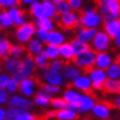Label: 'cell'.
Here are the masks:
<instances>
[{
	"label": "cell",
	"instance_id": "1",
	"mask_svg": "<svg viewBox=\"0 0 120 120\" xmlns=\"http://www.w3.org/2000/svg\"><path fill=\"white\" fill-rule=\"evenodd\" d=\"M95 2L104 21L120 19L119 0H95Z\"/></svg>",
	"mask_w": 120,
	"mask_h": 120
},
{
	"label": "cell",
	"instance_id": "2",
	"mask_svg": "<svg viewBox=\"0 0 120 120\" xmlns=\"http://www.w3.org/2000/svg\"><path fill=\"white\" fill-rule=\"evenodd\" d=\"M78 19L79 26L85 28H97L102 21L101 15L97 12V9L90 7L78 11Z\"/></svg>",
	"mask_w": 120,
	"mask_h": 120
},
{
	"label": "cell",
	"instance_id": "3",
	"mask_svg": "<svg viewBox=\"0 0 120 120\" xmlns=\"http://www.w3.org/2000/svg\"><path fill=\"white\" fill-rule=\"evenodd\" d=\"M95 60H96V51L93 47L79 54H76L74 57V64L83 71L84 74H88L95 67Z\"/></svg>",
	"mask_w": 120,
	"mask_h": 120
},
{
	"label": "cell",
	"instance_id": "4",
	"mask_svg": "<svg viewBox=\"0 0 120 120\" xmlns=\"http://www.w3.org/2000/svg\"><path fill=\"white\" fill-rule=\"evenodd\" d=\"M35 32H37V26L33 22H24L21 26H18L15 30V39L21 43H26Z\"/></svg>",
	"mask_w": 120,
	"mask_h": 120
},
{
	"label": "cell",
	"instance_id": "5",
	"mask_svg": "<svg viewBox=\"0 0 120 120\" xmlns=\"http://www.w3.org/2000/svg\"><path fill=\"white\" fill-rule=\"evenodd\" d=\"M67 87H73L76 88V89H79V90L84 91L85 94L89 95V96L94 97V98H97V96L93 93V82L87 76L77 77L75 80L67 84Z\"/></svg>",
	"mask_w": 120,
	"mask_h": 120
},
{
	"label": "cell",
	"instance_id": "6",
	"mask_svg": "<svg viewBox=\"0 0 120 120\" xmlns=\"http://www.w3.org/2000/svg\"><path fill=\"white\" fill-rule=\"evenodd\" d=\"M57 26L61 29L65 30V31H69V30L76 29L77 26H79V19L76 13H74L72 11H69L65 15H62L61 18H58Z\"/></svg>",
	"mask_w": 120,
	"mask_h": 120
},
{
	"label": "cell",
	"instance_id": "7",
	"mask_svg": "<svg viewBox=\"0 0 120 120\" xmlns=\"http://www.w3.org/2000/svg\"><path fill=\"white\" fill-rule=\"evenodd\" d=\"M115 108L112 101L109 100H98L96 102L94 107L91 108V111L94 116L98 117L99 119H108L110 116V109Z\"/></svg>",
	"mask_w": 120,
	"mask_h": 120
},
{
	"label": "cell",
	"instance_id": "8",
	"mask_svg": "<svg viewBox=\"0 0 120 120\" xmlns=\"http://www.w3.org/2000/svg\"><path fill=\"white\" fill-rule=\"evenodd\" d=\"M42 78L44 79V82L52 84V85H56V86H62V85L65 84L64 75L60 71L53 69L51 67H47L46 69H43Z\"/></svg>",
	"mask_w": 120,
	"mask_h": 120
},
{
	"label": "cell",
	"instance_id": "9",
	"mask_svg": "<svg viewBox=\"0 0 120 120\" xmlns=\"http://www.w3.org/2000/svg\"><path fill=\"white\" fill-rule=\"evenodd\" d=\"M111 38L106 32H97L93 39V50L96 52H104L110 46Z\"/></svg>",
	"mask_w": 120,
	"mask_h": 120
},
{
	"label": "cell",
	"instance_id": "10",
	"mask_svg": "<svg viewBox=\"0 0 120 120\" xmlns=\"http://www.w3.org/2000/svg\"><path fill=\"white\" fill-rule=\"evenodd\" d=\"M9 106L10 107H13L15 109L20 110V111H28V110L32 109L34 104H33L31 100H28L26 98H23V97H20V96H17V95H13L11 96L9 100Z\"/></svg>",
	"mask_w": 120,
	"mask_h": 120
},
{
	"label": "cell",
	"instance_id": "11",
	"mask_svg": "<svg viewBox=\"0 0 120 120\" xmlns=\"http://www.w3.org/2000/svg\"><path fill=\"white\" fill-rule=\"evenodd\" d=\"M22 63L23 61L21 58H19V56H15V57L8 56L6 60H4V67L7 73H9L11 76H13L17 73H21Z\"/></svg>",
	"mask_w": 120,
	"mask_h": 120
},
{
	"label": "cell",
	"instance_id": "12",
	"mask_svg": "<svg viewBox=\"0 0 120 120\" xmlns=\"http://www.w3.org/2000/svg\"><path fill=\"white\" fill-rule=\"evenodd\" d=\"M35 60L34 56L30 53H26V58L23 60L22 63V68H21V74L23 77H32L35 73Z\"/></svg>",
	"mask_w": 120,
	"mask_h": 120
},
{
	"label": "cell",
	"instance_id": "13",
	"mask_svg": "<svg viewBox=\"0 0 120 120\" xmlns=\"http://www.w3.org/2000/svg\"><path fill=\"white\" fill-rule=\"evenodd\" d=\"M35 80L33 77H24L19 82V89L26 97H31L34 95Z\"/></svg>",
	"mask_w": 120,
	"mask_h": 120
},
{
	"label": "cell",
	"instance_id": "14",
	"mask_svg": "<svg viewBox=\"0 0 120 120\" xmlns=\"http://www.w3.org/2000/svg\"><path fill=\"white\" fill-rule=\"evenodd\" d=\"M104 29H105V32L111 39H113L120 30V19H112L109 21H105L104 22Z\"/></svg>",
	"mask_w": 120,
	"mask_h": 120
},
{
	"label": "cell",
	"instance_id": "15",
	"mask_svg": "<svg viewBox=\"0 0 120 120\" xmlns=\"http://www.w3.org/2000/svg\"><path fill=\"white\" fill-rule=\"evenodd\" d=\"M97 32H98V31L96 30V28H85V26H83V28L77 32L76 39L83 41L85 43H88V42L93 41V39L95 38V35H96Z\"/></svg>",
	"mask_w": 120,
	"mask_h": 120
},
{
	"label": "cell",
	"instance_id": "16",
	"mask_svg": "<svg viewBox=\"0 0 120 120\" xmlns=\"http://www.w3.org/2000/svg\"><path fill=\"white\" fill-rule=\"evenodd\" d=\"M111 64V57L108 53L104 52H97L96 54V60H95V65L96 67L101 69H107L108 66Z\"/></svg>",
	"mask_w": 120,
	"mask_h": 120
},
{
	"label": "cell",
	"instance_id": "17",
	"mask_svg": "<svg viewBox=\"0 0 120 120\" xmlns=\"http://www.w3.org/2000/svg\"><path fill=\"white\" fill-rule=\"evenodd\" d=\"M60 55L62 56L64 60H66L67 62H71L73 61L74 57H75V51H74L73 45L69 43H62L60 45Z\"/></svg>",
	"mask_w": 120,
	"mask_h": 120
},
{
	"label": "cell",
	"instance_id": "18",
	"mask_svg": "<svg viewBox=\"0 0 120 120\" xmlns=\"http://www.w3.org/2000/svg\"><path fill=\"white\" fill-rule=\"evenodd\" d=\"M80 74H82V72L77 68L76 66L71 65L69 62L65 64V66H64V73H63L65 79H67L68 82H73V80L76 79L77 77L80 76Z\"/></svg>",
	"mask_w": 120,
	"mask_h": 120
},
{
	"label": "cell",
	"instance_id": "19",
	"mask_svg": "<svg viewBox=\"0 0 120 120\" xmlns=\"http://www.w3.org/2000/svg\"><path fill=\"white\" fill-rule=\"evenodd\" d=\"M9 13H10V17L13 21V24L15 26H21L26 22V17H24V11L19 9L18 7H12L10 8L9 10Z\"/></svg>",
	"mask_w": 120,
	"mask_h": 120
},
{
	"label": "cell",
	"instance_id": "20",
	"mask_svg": "<svg viewBox=\"0 0 120 120\" xmlns=\"http://www.w3.org/2000/svg\"><path fill=\"white\" fill-rule=\"evenodd\" d=\"M102 91L108 93V94H120V80L107 78L104 83Z\"/></svg>",
	"mask_w": 120,
	"mask_h": 120
},
{
	"label": "cell",
	"instance_id": "21",
	"mask_svg": "<svg viewBox=\"0 0 120 120\" xmlns=\"http://www.w3.org/2000/svg\"><path fill=\"white\" fill-rule=\"evenodd\" d=\"M89 78L91 79V82H94V83H101L104 84L106 82V79L108 78L107 76V73L105 72V69H101V68H93L89 72Z\"/></svg>",
	"mask_w": 120,
	"mask_h": 120
},
{
	"label": "cell",
	"instance_id": "22",
	"mask_svg": "<svg viewBox=\"0 0 120 120\" xmlns=\"http://www.w3.org/2000/svg\"><path fill=\"white\" fill-rule=\"evenodd\" d=\"M95 105V98L91 97L89 95L85 94L84 96H82L79 101V111L80 112H85V111H88V110H91V108L94 107Z\"/></svg>",
	"mask_w": 120,
	"mask_h": 120
},
{
	"label": "cell",
	"instance_id": "23",
	"mask_svg": "<svg viewBox=\"0 0 120 120\" xmlns=\"http://www.w3.org/2000/svg\"><path fill=\"white\" fill-rule=\"evenodd\" d=\"M46 42L49 44L61 45L62 43L65 42V37H64L63 33L58 32V31H54V30H51V31H49V35H47Z\"/></svg>",
	"mask_w": 120,
	"mask_h": 120
},
{
	"label": "cell",
	"instance_id": "24",
	"mask_svg": "<svg viewBox=\"0 0 120 120\" xmlns=\"http://www.w3.org/2000/svg\"><path fill=\"white\" fill-rule=\"evenodd\" d=\"M34 102L37 104L38 106H41V107H46L51 104V96L49 93L44 90H40L38 91L35 97H34Z\"/></svg>",
	"mask_w": 120,
	"mask_h": 120
},
{
	"label": "cell",
	"instance_id": "25",
	"mask_svg": "<svg viewBox=\"0 0 120 120\" xmlns=\"http://www.w3.org/2000/svg\"><path fill=\"white\" fill-rule=\"evenodd\" d=\"M56 119L60 120H73L77 118V113L75 110L69 109V108H64V109L56 110Z\"/></svg>",
	"mask_w": 120,
	"mask_h": 120
},
{
	"label": "cell",
	"instance_id": "26",
	"mask_svg": "<svg viewBox=\"0 0 120 120\" xmlns=\"http://www.w3.org/2000/svg\"><path fill=\"white\" fill-rule=\"evenodd\" d=\"M11 46L12 44L10 41L4 39V38H0V60L4 61L6 58L11 55Z\"/></svg>",
	"mask_w": 120,
	"mask_h": 120
},
{
	"label": "cell",
	"instance_id": "27",
	"mask_svg": "<svg viewBox=\"0 0 120 120\" xmlns=\"http://www.w3.org/2000/svg\"><path fill=\"white\" fill-rule=\"evenodd\" d=\"M63 98L65 99L68 104H79L82 95H80L79 93L75 91L74 89H71V88L68 87V89H66V90L64 91Z\"/></svg>",
	"mask_w": 120,
	"mask_h": 120
},
{
	"label": "cell",
	"instance_id": "28",
	"mask_svg": "<svg viewBox=\"0 0 120 120\" xmlns=\"http://www.w3.org/2000/svg\"><path fill=\"white\" fill-rule=\"evenodd\" d=\"M43 51V44L41 40H37V39H33V40L29 41L28 44V53L34 55H38L39 53Z\"/></svg>",
	"mask_w": 120,
	"mask_h": 120
},
{
	"label": "cell",
	"instance_id": "29",
	"mask_svg": "<svg viewBox=\"0 0 120 120\" xmlns=\"http://www.w3.org/2000/svg\"><path fill=\"white\" fill-rule=\"evenodd\" d=\"M42 7H43V10H44V15H45V17H47V18L53 19L55 15H57V13H56V9H55L54 2H52L51 0H43Z\"/></svg>",
	"mask_w": 120,
	"mask_h": 120
},
{
	"label": "cell",
	"instance_id": "30",
	"mask_svg": "<svg viewBox=\"0 0 120 120\" xmlns=\"http://www.w3.org/2000/svg\"><path fill=\"white\" fill-rule=\"evenodd\" d=\"M30 15L37 19L45 17L43 7H42V2H39V1L32 2V4H31V7H30Z\"/></svg>",
	"mask_w": 120,
	"mask_h": 120
},
{
	"label": "cell",
	"instance_id": "31",
	"mask_svg": "<svg viewBox=\"0 0 120 120\" xmlns=\"http://www.w3.org/2000/svg\"><path fill=\"white\" fill-rule=\"evenodd\" d=\"M44 53L49 57V60H55L60 56V45L47 44V46L44 50Z\"/></svg>",
	"mask_w": 120,
	"mask_h": 120
},
{
	"label": "cell",
	"instance_id": "32",
	"mask_svg": "<svg viewBox=\"0 0 120 120\" xmlns=\"http://www.w3.org/2000/svg\"><path fill=\"white\" fill-rule=\"evenodd\" d=\"M35 26L40 29H44L46 31H51L54 28V24L52 22L51 18H47V17H43V18H39L35 21Z\"/></svg>",
	"mask_w": 120,
	"mask_h": 120
},
{
	"label": "cell",
	"instance_id": "33",
	"mask_svg": "<svg viewBox=\"0 0 120 120\" xmlns=\"http://www.w3.org/2000/svg\"><path fill=\"white\" fill-rule=\"evenodd\" d=\"M71 44H72L73 47H74L75 54H79V53H82V52H85V51H87V50H89V49H91L87 43H85V42H83V41L78 40V39H76V38L71 41Z\"/></svg>",
	"mask_w": 120,
	"mask_h": 120
},
{
	"label": "cell",
	"instance_id": "34",
	"mask_svg": "<svg viewBox=\"0 0 120 120\" xmlns=\"http://www.w3.org/2000/svg\"><path fill=\"white\" fill-rule=\"evenodd\" d=\"M0 23L2 28H10L13 26V21L10 17L9 11L4 10V9H0Z\"/></svg>",
	"mask_w": 120,
	"mask_h": 120
},
{
	"label": "cell",
	"instance_id": "35",
	"mask_svg": "<svg viewBox=\"0 0 120 120\" xmlns=\"http://www.w3.org/2000/svg\"><path fill=\"white\" fill-rule=\"evenodd\" d=\"M35 60V64L38 67H40L41 69H46L47 67H50V62H49V57H47L45 53H39V54L34 57Z\"/></svg>",
	"mask_w": 120,
	"mask_h": 120
},
{
	"label": "cell",
	"instance_id": "36",
	"mask_svg": "<svg viewBox=\"0 0 120 120\" xmlns=\"http://www.w3.org/2000/svg\"><path fill=\"white\" fill-rule=\"evenodd\" d=\"M107 76L112 79H118L120 77V65L118 63H113L110 64L107 68Z\"/></svg>",
	"mask_w": 120,
	"mask_h": 120
},
{
	"label": "cell",
	"instance_id": "37",
	"mask_svg": "<svg viewBox=\"0 0 120 120\" xmlns=\"http://www.w3.org/2000/svg\"><path fill=\"white\" fill-rule=\"evenodd\" d=\"M55 9H56V13L58 15H65L69 11H72V8H71L67 0H62V1L57 2V4H55Z\"/></svg>",
	"mask_w": 120,
	"mask_h": 120
},
{
	"label": "cell",
	"instance_id": "38",
	"mask_svg": "<svg viewBox=\"0 0 120 120\" xmlns=\"http://www.w3.org/2000/svg\"><path fill=\"white\" fill-rule=\"evenodd\" d=\"M51 105L56 110L68 108V102L64 98H51Z\"/></svg>",
	"mask_w": 120,
	"mask_h": 120
},
{
	"label": "cell",
	"instance_id": "39",
	"mask_svg": "<svg viewBox=\"0 0 120 120\" xmlns=\"http://www.w3.org/2000/svg\"><path fill=\"white\" fill-rule=\"evenodd\" d=\"M21 4H22L21 0H0V9L18 7Z\"/></svg>",
	"mask_w": 120,
	"mask_h": 120
},
{
	"label": "cell",
	"instance_id": "40",
	"mask_svg": "<svg viewBox=\"0 0 120 120\" xmlns=\"http://www.w3.org/2000/svg\"><path fill=\"white\" fill-rule=\"evenodd\" d=\"M21 113V111L18 109H15L13 107H9L6 110V119H10V120H18L19 115Z\"/></svg>",
	"mask_w": 120,
	"mask_h": 120
},
{
	"label": "cell",
	"instance_id": "41",
	"mask_svg": "<svg viewBox=\"0 0 120 120\" xmlns=\"http://www.w3.org/2000/svg\"><path fill=\"white\" fill-rule=\"evenodd\" d=\"M6 89H7L9 93H11V94H15V91H18V89H19V82L11 77V79L9 80Z\"/></svg>",
	"mask_w": 120,
	"mask_h": 120
},
{
	"label": "cell",
	"instance_id": "42",
	"mask_svg": "<svg viewBox=\"0 0 120 120\" xmlns=\"http://www.w3.org/2000/svg\"><path fill=\"white\" fill-rule=\"evenodd\" d=\"M26 52V47L23 45H12L11 46V55L13 56H21Z\"/></svg>",
	"mask_w": 120,
	"mask_h": 120
},
{
	"label": "cell",
	"instance_id": "43",
	"mask_svg": "<svg viewBox=\"0 0 120 120\" xmlns=\"http://www.w3.org/2000/svg\"><path fill=\"white\" fill-rule=\"evenodd\" d=\"M66 63L68 62H63V61H58V60H53L50 62V67L53 69H57V71H61L62 68H64V66H65Z\"/></svg>",
	"mask_w": 120,
	"mask_h": 120
},
{
	"label": "cell",
	"instance_id": "44",
	"mask_svg": "<svg viewBox=\"0 0 120 120\" xmlns=\"http://www.w3.org/2000/svg\"><path fill=\"white\" fill-rule=\"evenodd\" d=\"M34 119H39L38 116L26 112V111H22V112L19 115V117H18V120H34Z\"/></svg>",
	"mask_w": 120,
	"mask_h": 120
},
{
	"label": "cell",
	"instance_id": "45",
	"mask_svg": "<svg viewBox=\"0 0 120 120\" xmlns=\"http://www.w3.org/2000/svg\"><path fill=\"white\" fill-rule=\"evenodd\" d=\"M9 100V91L6 88L0 87V104H6Z\"/></svg>",
	"mask_w": 120,
	"mask_h": 120
},
{
	"label": "cell",
	"instance_id": "46",
	"mask_svg": "<svg viewBox=\"0 0 120 120\" xmlns=\"http://www.w3.org/2000/svg\"><path fill=\"white\" fill-rule=\"evenodd\" d=\"M35 33H37L38 39H39V40H41L42 42H46L47 35H49V31H46V30H44V29H40V28H39V30H38Z\"/></svg>",
	"mask_w": 120,
	"mask_h": 120
},
{
	"label": "cell",
	"instance_id": "47",
	"mask_svg": "<svg viewBox=\"0 0 120 120\" xmlns=\"http://www.w3.org/2000/svg\"><path fill=\"white\" fill-rule=\"evenodd\" d=\"M10 79H11V76H9L7 74H1L0 75V87L6 88Z\"/></svg>",
	"mask_w": 120,
	"mask_h": 120
},
{
	"label": "cell",
	"instance_id": "48",
	"mask_svg": "<svg viewBox=\"0 0 120 120\" xmlns=\"http://www.w3.org/2000/svg\"><path fill=\"white\" fill-rule=\"evenodd\" d=\"M67 1H68L71 8L74 9V10H79L80 7H82V4H83V1H82V0H67Z\"/></svg>",
	"mask_w": 120,
	"mask_h": 120
},
{
	"label": "cell",
	"instance_id": "49",
	"mask_svg": "<svg viewBox=\"0 0 120 120\" xmlns=\"http://www.w3.org/2000/svg\"><path fill=\"white\" fill-rule=\"evenodd\" d=\"M56 116V110L55 111H47L44 116H42V119H50V118H55Z\"/></svg>",
	"mask_w": 120,
	"mask_h": 120
},
{
	"label": "cell",
	"instance_id": "50",
	"mask_svg": "<svg viewBox=\"0 0 120 120\" xmlns=\"http://www.w3.org/2000/svg\"><path fill=\"white\" fill-rule=\"evenodd\" d=\"M115 39V43H116V45H118V46L120 47V30H119V32L116 34V37L113 38Z\"/></svg>",
	"mask_w": 120,
	"mask_h": 120
},
{
	"label": "cell",
	"instance_id": "51",
	"mask_svg": "<svg viewBox=\"0 0 120 120\" xmlns=\"http://www.w3.org/2000/svg\"><path fill=\"white\" fill-rule=\"evenodd\" d=\"M113 102V105H115V108H117V109H120V97H118L117 99H115V101Z\"/></svg>",
	"mask_w": 120,
	"mask_h": 120
},
{
	"label": "cell",
	"instance_id": "52",
	"mask_svg": "<svg viewBox=\"0 0 120 120\" xmlns=\"http://www.w3.org/2000/svg\"><path fill=\"white\" fill-rule=\"evenodd\" d=\"M6 119V110H4L0 107V120Z\"/></svg>",
	"mask_w": 120,
	"mask_h": 120
},
{
	"label": "cell",
	"instance_id": "53",
	"mask_svg": "<svg viewBox=\"0 0 120 120\" xmlns=\"http://www.w3.org/2000/svg\"><path fill=\"white\" fill-rule=\"evenodd\" d=\"M22 1V4H32V2H34V1H35V0H21Z\"/></svg>",
	"mask_w": 120,
	"mask_h": 120
},
{
	"label": "cell",
	"instance_id": "54",
	"mask_svg": "<svg viewBox=\"0 0 120 120\" xmlns=\"http://www.w3.org/2000/svg\"><path fill=\"white\" fill-rule=\"evenodd\" d=\"M115 62H116V63H118V64H119V65H120V54H118V55H117L116 61H115Z\"/></svg>",
	"mask_w": 120,
	"mask_h": 120
},
{
	"label": "cell",
	"instance_id": "55",
	"mask_svg": "<svg viewBox=\"0 0 120 120\" xmlns=\"http://www.w3.org/2000/svg\"><path fill=\"white\" fill-rule=\"evenodd\" d=\"M2 69H4V64H2L1 60H0V74L2 73Z\"/></svg>",
	"mask_w": 120,
	"mask_h": 120
},
{
	"label": "cell",
	"instance_id": "56",
	"mask_svg": "<svg viewBox=\"0 0 120 120\" xmlns=\"http://www.w3.org/2000/svg\"><path fill=\"white\" fill-rule=\"evenodd\" d=\"M52 2H54V4H57V2H60V1H62V0H51Z\"/></svg>",
	"mask_w": 120,
	"mask_h": 120
},
{
	"label": "cell",
	"instance_id": "57",
	"mask_svg": "<svg viewBox=\"0 0 120 120\" xmlns=\"http://www.w3.org/2000/svg\"><path fill=\"white\" fill-rule=\"evenodd\" d=\"M2 29H4V28H2V26H1V23H0V31H1Z\"/></svg>",
	"mask_w": 120,
	"mask_h": 120
},
{
	"label": "cell",
	"instance_id": "58",
	"mask_svg": "<svg viewBox=\"0 0 120 120\" xmlns=\"http://www.w3.org/2000/svg\"><path fill=\"white\" fill-rule=\"evenodd\" d=\"M119 1H120V0H119Z\"/></svg>",
	"mask_w": 120,
	"mask_h": 120
}]
</instances>
